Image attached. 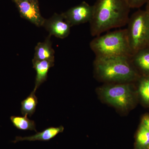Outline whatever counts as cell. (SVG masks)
Listing matches in <instances>:
<instances>
[{
	"label": "cell",
	"mask_w": 149,
	"mask_h": 149,
	"mask_svg": "<svg viewBox=\"0 0 149 149\" xmlns=\"http://www.w3.org/2000/svg\"><path fill=\"white\" fill-rule=\"evenodd\" d=\"M144 127L149 130V116H146L142 120V124Z\"/></svg>",
	"instance_id": "cell-18"
},
{
	"label": "cell",
	"mask_w": 149,
	"mask_h": 149,
	"mask_svg": "<svg viewBox=\"0 0 149 149\" xmlns=\"http://www.w3.org/2000/svg\"><path fill=\"white\" fill-rule=\"evenodd\" d=\"M38 104V99L33 91L26 99L22 101L21 112L22 115L31 116L35 113Z\"/></svg>",
	"instance_id": "cell-13"
},
{
	"label": "cell",
	"mask_w": 149,
	"mask_h": 149,
	"mask_svg": "<svg viewBox=\"0 0 149 149\" xmlns=\"http://www.w3.org/2000/svg\"><path fill=\"white\" fill-rule=\"evenodd\" d=\"M127 36L132 55L137 51L149 47V13L139 10L129 17Z\"/></svg>",
	"instance_id": "cell-4"
},
{
	"label": "cell",
	"mask_w": 149,
	"mask_h": 149,
	"mask_svg": "<svg viewBox=\"0 0 149 149\" xmlns=\"http://www.w3.org/2000/svg\"><path fill=\"white\" fill-rule=\"evenodd\" d=\"M10 119L14 126L19 130H34L37 132L35 121L29 119L27 115L23 116H11Z\"/></svg>",
	"instance_id": "cell-14"
},
{
	"label": "cell",
	"mask_w": 149,
	"mask_h": 149,
	"mask_svg": "<svg viewBox=\"0 0 149 149\" xmlns=\"http://www.w3.org/2000/svg\"><path fill=\"white\" fill-rule=\"evenodd\" d=\"M131 8H139L148 2L149 0H126Z\"/></svg>",
	"instance_id": "cell-17"
},
{
	"label": "cell",
	"mask_w": 149,
	"mask_h": 149,
	"mask_svg": "<svg viewBox=\"0 0 149 149\" xmlns=\"http://www.w3.org/2000/svg\"><path fill=\"white\" fill-rule=\"evenodd\" d=\"M100 91L106 101L120 109H127L133 102L132 89L129 83L106 85Z\"/></svg>",
	"instance_id": "cell-5"
},
{
	"label": "cell",
	"mask_w": 149,
	"mask_h": 149,
	"mask_svg": "<svg viewBox=\"0 0 149 149\" xmlns=\"http://www.w3.org/2000/svg\"><path fill=\"white\" fill-rule=\"evenodd\" d=\"M89 22L91 35L97 37L127 24L130 8L126 0H97Z\"/></svg>",
	"instance_id": "cell-1"
},
{
	"label": "cell",
	"mask_w": 149,
	"mask_h": 149,
	"mask_svg": "<svg viewBox=\"0 0 149 149\" xmlns=\"http://www.w3.org/2000/svg\"><path fill=\"white\" fill-rule=\"evenodd\" d=\"M33 68L36 72L35 87L34 91L37 89L44 82H45L48 77V73L51 68L54 66V62L45 60H37L32 59Z\"/></svg>",
	"instance_id": "cell-10"
},
{
	"label": "cell",
	"mask_w": 149,
	"mask_h": 149,
	"mask_svg": "<svg viewBox=\"0 0 149 149\" xmlns=\"http://www.w3.org/2000/svg\"><path fill=\"white\" fill-rule=\"evenodd\" d=\"M43 27H45L51 36L64 39L70 33L71 26L63 15L55 13L50 18L45 19Z\"/></svg>",
	"instance_id": "cell-8"
},
{
	"label": "cell",
	"mask_w": 149,
	"mask_h": 149,
	"mask_svg": "<svg viewBox=\"0 0 149 149\" xmlns=\"http://www.w3.org/2000/svg\"><path fill=\"white\" fill-rule=\"evenodd\" d=\"M20 16L37 27H43L45 19L41 15L38 1L13 0Z\"/></svg>",
	"instance_id": "cell-6"
},
{
	"label": "cell",
	"mask_w": 149,
	"mask_h": 149,
	"mask_svg": "<svg viewBox=\"0 0 149 149\" xmlns=\"http://www.w3.org/2000/svg\"><path fill=\"white\" fill-rule=\"evenodd\" d=\"M140 79L139 87V93L144 101L149 104V77L143 76Z\"/></svg>",
	"instance_id": "cell-16"
},
{
	"label": "cell",
	"mask_w": 149,
	"mask_h": 149,
	"mask_svg": "<svg viewBox=\"0 0 149 149\" xmlns=\"http://www.w3.org/2000/svg\"><path fill=\"white\" fill-rule=\"evenodd\" d=\"M64 130L63 126L59 127H51L46 128L41 132H37L33 136L22 137L17 136L15 140L13 141L14 143H16L19 141H49L54 138L59 133H62Z\"/></svg>",
	"instance_id": "cell-9"
},
{
	"label": "cell",
	"mask_w": 149,
	"mask_h": 149,
	"mask_svg": "<svg viewBox=\"0 0 149 149\" xmlns=\"http://www.w3.org/2000/svg\"><path fill=\"white\" fill-rule=\"evenodd\" d=\"M93 6L83 1L62 13L71 27L90 22L93 15Z\"/></svg>",
	"instance_id": "cell-7"
},
{
	"label": "cell",
	"mask_w": 149,
	"mask_h": 149,
	"mask_svg": "<svg viewBox=\"0 0 149 149\" xmlns=\"http://www.w3.org/2000/svg\"><path fill=\"white\" fill-rule=\"evenodd\" d=\"M136 149H149V130L143 125L136 136Z\"/></svg>",
	"instance_id": "cell-15"
},
{
	"label": "cell",
	"mask_w": 149,
	"mask_h": 149,
	"mask_svg": "<svg viewBox=\"0 0 149 149\" xmlns=\"http://www.w3.org/2000/svg\"><path fill=\"white\" fill-rule=\"evenodd\" d=\"M130 58L135 68L141 70L143 76L149 77V47L137 51Z\"/></svg>",
	"instance_id": "cell-12"
},
{
	"label": "cell",
	"mask_w": 149,
	"mask_h": 149,
	"mask_svg": "<svg viewBox=\"0 0 149 149\" xmlns=\"http://www.w3.org/2000/svg\"><path fill=\"white\" fill-rule=\"evenodd\" d=\"M131 57H95V71L99 79L112 83H128L139 79V72L133 66Z\"/></svg>",
	"instance_id": "cell-2"
},
{
	"label": "cell",
	"mask_w": 149,
	"mask_h": 149,
	"mask_svg": "<svg viewBox=\"0 0 149 149\" xmlns=\"http://www.w3.org/2000/svg\"><path fill=\"white\" fill-rule=\"evenodd\" d=\"M90 47L95 57H114L132 56L126 29L115 30L97 36L91 41Z\"/></svg>",
	"instance_id": "cell-3"
},
{
	"label": "cell",
	"mask_w": 149,
	"mask_h": 149,
	"mask_svg": "<svg viewBox=\"0 0 149 149\" xmlns=\"http://www.w3.org/2000/svg\"><path fill=\"white\" fill-rule=\"evenodd\" d=\"M146 10L149 13V1L146 4Z\"/></svg>",
	"instance_id": "cell-19"
},
{
	"label": "cell",
	"mask_w": 149,
	"mask_h": 149,
	"mask_svg": "<svg viewBox=\"0 0 149 149\" xmlns=\"http://www.w3.org/2000/svg\"><path fill=\"white\" fill-rule=\"evenodd\" d=\"M27 1H38V0H27Z\"/></svg>",
	"instance_id": "cell-20"
},
{
	"label": "cell",
	"mask_w": 149,
	"mask_h": 149,
	"mask_svg": "<svg viewBox=\"0 0 149 149\" xmlns=\"http://www.w3.org/2000/svg\"><path fill=\"white\" fill-rule=\"evenodd\" d=\"M50 35L43 42H40L35 47L34 59L54 62L55 52L52 47Z\"/></svg>",
	"instance_id": "cell-11"
}]
</instances>
